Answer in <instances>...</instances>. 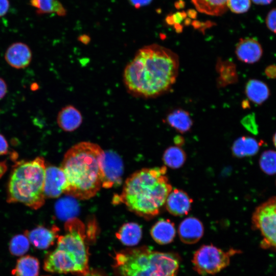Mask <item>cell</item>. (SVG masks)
Listing matches in <instances>:
<instances>
[{"label": "cell", "mask_w": 276, "mask_h": 276, "mask_svg": "<svg viewBox=\"0 0 276 276\" xmlns=\"http://www.w3.org/2000/svg\"><path fill=\"white\" fill-rule=\"evenodd\" d=\"M179 59L173 51L157 44L140 49L127 64L123 82L132 95L154 98L168 91L178 75Z\"/></svg>", "instance_id": "obj_1"}, {"label": "cell", "mask_w": 276, "mask_h": 276, "mask_svg": "<svg viewBox=\"0 0 276 276\" xmlns=\"http://www.w3.org/2000/svg\"><path fill=\"white\" fill-rule=\"evenodd\" d=\"M167 168H143L126 180L122 192L113 198L114 204H124L136 215L147 219L158 215L172 190L166 175Z\"/></svg>", "instance_id": "obj_2"}, {"label": "cell", "mask_w": 276, "mask_h": 276, "mask_svg": "<svg viewBox=\"0 0 276 276\" xmlns=\"http://www.w3.org/2000/svg\"><path fill=\"white\" fill-rule=\"evenodd\" d=\"M104 150L97 144L81 142L68 149L61 168L66 179L64 193L80 200L94 197L102 187Z\"/></svg>", "instance_id": "obj_3"}, {"label": "cell", "mask_w": 276, "mask_h": 276, "mask_svg": "<svg viewBox=\"0 0 276 276\" xmlns=\"http://www.w3.org/2000/svg\"><path fill=\"white\" fill-rule=\"evenodd\" d=\"M64 227L65 234L58 237L57 247L46 257L43 268L52 273H86L88 252L85 225L74 218L67 220Z\"/></svg>", "instance_id": "obj_4"}, {"label": "cell", "mask_w": 276, "mask_h": 276, "mask_svg": "<svg viewBox=\"0 0 276 276\" xmlns=\"http://www.w3.org/2000/svg\"><path fill=\"white\" fill-rule=\"evenodd\" d=\"M113 267L118 276H176L179 259L172 253L141 247L117 253Z\"/></svg>", "instance_id": "obj_5"}, {"label": "cell", "mask_w": 276, "mask_h": 276, "mask_svg": "<svg viewBox=\"0 0 276 276\" xmlns=\"http://www.w3.org/2000/svg\"><path fill=\"white\" fill-rule=\"evenodd\" d=\"M47 165L42 157L16 163L7 186V201L20 203L32 209L43 205L44 183Z\"/></svg>", "instance_id": "obj_6"}, {"label": "cell", "mask_w": 276, "mask_h": 276, "mask_svg": "<svg viewBox=\"0 0 276 276\" xmlns=\"http://www.w3.org/2000/svg\"><path fill=\"white\" fill-rule=\"evenodd\" d=\"M251 221L254 229L258 230L262 236L261 246L276 251V196L259 205Z\"/></svg>", "instance_id": "obj_7"}, {"label": "cell", "mask_w": 276, "mask_h": 276, "mask_svg": "<svg viewBox=\"0 0 276 276\" xmlns=\"http://www.w3.org/2000/svg\"><path fill=\"white\" fill-rule=\"evenodd\" d=\"M238 252L234 249L225 251L212 245H203L194 254L193 267L201 275L214 274L227 267L231 257Z\"/></svg>", "instance_id": "obj_8"}, {"label": "cell", "mask_w": 276, "mask_h": 276, "mask_svg": "<svg viewBox=\"0 0 276 276\" xmlns=\"http://www.w3.org/2000/svg\"><path fill=\"white\" fill-rule=\"evenodd\" d=\"M101 169L102 187L109 189L121 183L124 166L121 158L117 153L110 150L104 151Z\"/></svg>", "instance_id": "obj_9"}, {"label": "cell", "mask_w": 276, "mask_h": 276, "mask_svg": "<svg viewBox=\"0 0 276 276\" xmlns=\"http://www.w3.org/2000/svg\"><path fill=\"white\" fill-rule=\"evenodd\" d=\"M66 186V179L61 167L47 166L44 183L45 198L59 197L61 194L64 193Z\"/></svg>", "instance_id": "obj_10"}, {"label": "cell", "mask_w": 276, "mask_h": 276, "mask_svg": "<svg viewBox=\"0 0 276 276\" xmlns=\"http://www.w3.org/2000/svg\"><path fill=\"white\" fill-rule=\"evenodd\" d=\"M4 58L7 63L16 69L28 67L32 59V53L30 47L21 42H14L7 49Z\"/></svg>", "instance_id": "obj_11"}, {"label": "cell", "mask_w": 276, "mask_h": 276, "mask_svg": "<svg viewBox=\"0 0 276 276\" xmlns=\"http://www.w3.org/2000/svg\"><path fill=\"white\" fill-rule=\"evenodd\" d=\"M192 202L193 199L186 192L174 189L168 195L165 205L171 215L182 216L189 213Z\"/></svg>", "instance_id": "obj_12"}, {"label": "cell", "mask_w": 276, "mask_h": 276, "mask_svg": "<svg viewBox=\"0 0 276 276\" xmlns=\"http://www.w3.org/2000/svg\"><path fill=\"white\" fill-rule=\"evenodd\" d=\"M59 228L53 226L48 228L38 226L30 231H26L24 234L29 239L30 243L38 249H46L52 245L59 237Z\"/></svg>", "instance_id": "obj_13"}, {"label": "cell", "mask_w": 276, "mask_h": 276, "mask_svg": "<svg viewBox=\"0 0 276 276\" xmlns=\"http://www.w3.org/2000/svg\"><path fill=\"white\" fill-rule=\"evenodd\" d=\"M235 52L239 60L246 63H254L261 58L263 50L257 39L247 37L240 39Z\"/></svg>", "instance_id": "obj_14"}, {"label": "cell", "mask_w": 276, "mask_h": 276, "mask_svg": "<svg viewBox=\"0 0 276 276\" xmlns=\"http://www.w3.org/2000/svg\"><path fill=\"white\" fill-rule=\"evenodd\" d=\"M204 227L202 222L198 218L189 217L180 223L178 234L181 241L186 244H194L202 237Z\"/></svg>", "instance_id": "obj_15"}, {"label": "cell", "mask_w": 276, "mask_h": 276, "mask_svg": "<svg viewBox=\"0 0 276 276\" xmlns=\"http://www.w3.org/2000/svg\"><path fill=\"white\" fill-rule=\"evenodd\" d=\"M57 123L59 127L66 132H72L78 129L82 123L80 111L74 106L68 105L58 112Z\"/></svg>", "instance_id": "obj_16"}, {"label": "cell", "mask_w": 276, "mask_h": 276, "mask_svg": "<svg viewBox=\"0 0 276 276\" xmlns=\"http://www.w3.org/2000/svg\"><path fill=\"white\" fill-rule=\"evenodd\" d=\"M174 224L168 219H161L152 227L150 234L152 238L159 244L171 243L175 236Z\"/></svg>", "instance_id": "obj_17"}, {"label": "cell", "mask_w": 276, "mask_h": 276, "mask_svg": "<svg viewBox=\"0 0 276 276\" xmlns=\"http://www.w3.org/2000/svg\"><path fill=\"white\" fill-rule=\"evenodd\" d=\"M261 144L255 139L249 136H241L233 143L232 151L235 157L241 158L252 156L259 151Z\"/></svg>", "instance_id": "obj_18"}, {"label": "cell", "mask_w": 276, "mask_h": 276, "mask_svg": "<svg viewBox=\"0 0 276 276\" xmlns=\"http://www.w3.org/2000/svg\"><path fill=\"white\" fill-rule=\"evenodd\" d=\"M166 121L171 127L181 133L189 131L193 125L190 114L182 109H177L168 114Z\"/></svg>", "instance_id": "obj_19"}, {"label": "cell", "mask_w": 276, "mask_h": 276, "mask_svg": "<svg viewBox=\"0 0 276 276\" xmlns=\"http://www.w3.org/2000/svg\"><path fill=\"white\" fill-rule=\"evenodd\" d=\"M142 235L141 227L135 222L123 224L116 233L117 238L124 245L133 246L140 241Z\"/></svg>", "instance_id": "obj_20"}, {"label": "cell", "mask_w": 276, "mask_h": 276, "mask_svg": "<svg viewBox=\"0 0 276 276\" xmlns=\"http://www.w3.org/2000/svg\"><path fill=\"white\" fill-rule=\"evenodd\" d=\"M39 263L38 259L32 256H21L16 262L12 274L14 276H38Z\"/></svg>", "instance_id": "obj_21"}, {"label": "cell", "mask_w": 276, "mask_h": 276, "mask_svg": "<svg viewBox=\"0 0 276 276\" xmlns=\"http://www.w3.org/2000/svg\"><path fill=\"white\" fill-rule=\"evenodd\" d=\"M245 94L253 103L261 104L267 99L269 90L267 85L259 80H249L245 86Z\"/></svg>", "instance_id": "obj_22"}, {"label": "cell", "mask_w": 276, "mask_h": 276, "mask_svg": "<svg viewBox=\"0 0 276 276\" xmlns=\"http://www.w3.org/2000/svg\"><path fill=\"white\" fill-rule=\"evenodd\" d=\"M200 12L212 16L223 14L227 9L228 0H191Z\"/></svg>", "instance_id": "obj_23"}, {"label": "cell", "mask_w": 276, "mask_h": 276, "mask_svg": "<svg viewBox=\"0 0 276 276\" xmlns=\"http://www.w3.org/2000/svg\"><path fill=\"white\" fill-rule=\"evenodd\" d=\"M30 4L38 15L53 13L63 16L66 14V9L58 0H30Z\"/></svg>", "instance_id": "obj_24"}, {"label": "cell", "mask_w": 276, "mask_h": 276, "mask_svg": "<svg viewBox=\"0 0 276 276\" xmlns=\"http://www.w3.org/2000/svg\"><path fill=\"white\" fill-rule=\"evenodd\" d=\"M185 152L178 146H170L165 151L163 160L165 165L175 169L180 168L186 160Z\"/></svg>", "instance_id": "obj_25"}, {"label": "cell", "mask_w": 276, "mask_h": 276, "mask_svg": "<svg viewBox=\"0 0 276 276\" xmlns=\"http://www.w3.org/2000/svg\"><path fill=\"white\" fill-rule=\"evenodd\" d=\"M78 204L71 198H63L58 200L55 205L56 213L59 218L67 221L75 218L78 213Z\"/></svg>", "instance_id": "obj_26"}, {"label": "cell", "mask_w": 276, "mask_h": 276, "mask_svg": "<svg viewBox=\"0 0 276 276\" xmlns=\"http://www.w3.org/2000/svg\"><path fill=\"white\" fill-rule=\"evenodd\" d=\"M30 244L29 239L24 234H18L11 238L9 250L13 256H22L28 251Z\"/></svg>", "instance_id": "obj_27"}, {"label": "cell", "mask_w": 276, "mask_h": 276, "mask_svg": "<svg viewBox=\"0 0 276 276\" xmlns=\"http://www.w3.org/2000/svg\"><path fill=\"white\" fill-rule=\"evenodd\" d=\"M259 165L262 170L266 174H275L276 152L271 150L264 151L261 155Z\"/></svg>", "instance_id": "obj_28"}, {"label": "cell", "mask_w": 276, "mask_h": 276, "mask_svg": "<svg viewBox=\"0 0 276 276\" xmlns=\"http://www.w3.org/2000/svg\"><path fill=\"white\" fill-rule=\"evenodd\" d=\"M251 0H228L227 8L236 14L246 12L250 8Z\"/></svg>", "instance_id": "obj_29"}, {"label": "cell", "mask_w": 276, "mask_h": 276, "mask_svg": "<svg viewBox=\"0 0 276 276\" xmlns=\"http://www.w3.org/2000/svg\"><path fill=\"white\" fill-rule=\"evenodd\" d=\"M265 22L267 28L276 33V8L269 11L266 17Z\"/></svg>", "instance_id": "obj_30"}, {"label": "cell", "mask_w": 276, "mask_h": 276, "mask_svg": "<svg viewBox=\"0 0 276 276\" xmlns=\"http://www.w3.org/2000/svg\"><path fill=\"white\" fill-rule=\"evenodd\" d=\"M242 124L249 131L254 133L257 132V127L253 116L250 114L245 117L242 120Z\"/></svg>", "instance_id": "obj_31"}, {"label": "cell", "mask_w": 276, "mask_h": 276, "mask_svg": "<svg viewBox=\"0 0 276 276\" xmlns=\"http://www.w3.org/2000/svg\"><path fill=\"white\" fill-rule=\"evenodd\" d=\"M9 152V145L5 137L0 133V155H6Z\"/></svg>", "instance_id": "obj_32"}, {"label": "cell", "mask_w": 276, "mask_h": 276, "mask_svg": "<svg viewBox=\"0 0 276 276\" xmlns=\"http://www.w3.org/2000/svg\"><path fill=\"white\" fill-rule=\"evenodd\" d=\"M131 6L136 9L149 5L152 0H128Z\"/></svg>", "instance_id": "obj_33"}, {"label": "cell", "mask_w": 276, "mask_h": 276, "mask_svg": "<svg viewBox=\"0 0 276 276\" xmlns=\"http://www.w3.org/2000/svg\"><path fill=\"white\" fill-rule=\"evenodd\" d=\"M9 8L8 0H0V17L4 16Z\"/></svg>", "instance_id": "obj_34"}, {"label": "cell", "mask_w": 276, "mask_h": 276, "mask_svg": "<svg viewBox=\"0 0 276 276\" xmlns=\"http://www.w3.org/2000/svg\"><path fill=\"white\" fill-rule=\"evenodd\" d=\"M8 91L7 83L2 78L0 77V100L6 95Z\"/></svg>", "instance_id": "obj_35"}, {"label": "cell", "mask_w": 276, "mask_h": 276, "mask_svg": "<svg viewBox=\"0 0 276 276\" xmlns=\"http://www.w3.org/2000/svg\"><path fill=\"white\" fill-rule=\"evenodd\" d=\"M266 73L269 77H276V66L273 65L268 67L266 70Z\"/></svg>", "instance_id": "obj_36"}, {"label": "cell", "mask_w": 276, "mask_h": 276, "mask_svg": "<svg viewBox=\"0 0 276 276\" xmlns=\"http://www.w3.org/2000/svg\"><path fill=\"white\" fill-rule=\"evenodd\" d=\"M78 276H105L102 273L98 272L97 271H88L87 272L79 274Z\"/></svg>", "instance_id": "obj_37"}, {"label": "cell", "mask_w": 276, "mask_h": 276, "mask_svg": "<svg viewBox=\"0 0 276 276\" xmlns=\"http://www.w3.org/2000/svg\"><path fill=\"white\" fill-rule=\"evenodd\" d=\"M184 139L180 135H177L174 139V142L176 146L180 147L184 144Z\"/></svg>", "instance_id": "obj_38"}, {"label": "cell", "mask_w": 276, "mask_h": 276, "mask_svg": "<svg viewBox=\"0 0 276 276\" xmlns=\"http://www.w3.org/2000/svg\"><path fill=\"white\" fill-rule=\"evenodd\" d=\"M257 5H267L270 4L273 0H251Z\"/></svg>", "instance_id": "obj_39"}, {"label": "cell", "mask_w": 276, "mask_h": 276, "mask_svg": "<svg viewBox=\"0 0 276 276\" xmlns=\"http://www.w3.org/2000/svg\"><path fill=\"white\" fill-rule=\"evenodd\" d=\"M273 142L274 146L276 148V132L275 133L273 137Z\"/></svg>", "instance_id": "obj_40"}]
</instances>
